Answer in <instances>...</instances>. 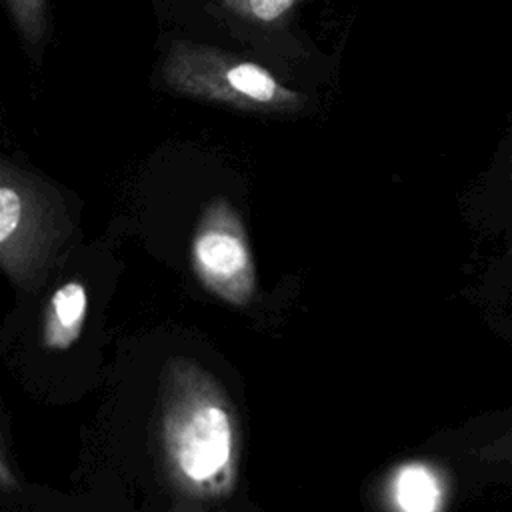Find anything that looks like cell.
I'll return each mask as SVG.
<instances>
[{
    "label": "cell",
    "mask_w": 512,
    "mask_h": 512,
    "mask_svg": "<svg viewBox=\"0 0 512 512\" xmlns=\"http://www.w3.org/2000/svg\"><path fill=\"white\" fill-rule=\"evenodd\" d=\"M168 460L176 478L200 494H220L234 478L238 442L234 420L210 390L172 404L164 424Z\"/></svg>",
    "instance_id": "1"
},
{
    "label": "cell",
    "mask_w": 512,
    "mask_h": 512,
    "mask_svg": "<svg viewBox=\"0 0 512 512\" xmlns=\"http://www.w3.org/2000/svg\"><path fill=\"white\" fill-rule=\"evenodd\" d=\"M164 70L176 88L210 98L268 108L288 106L296 100V94L260 64L208 46L174 44Z\"/></svg>",
    "instance_id": "2"
},
{
    "label": "cell",
    "mask_w": 512,
    "mask_h": 512,
    "mask_svg": "<svg viewBox=\"0 0 512 512\" xmlns=\"http://www.w3.org/2000/svg\"><path fill=\"white\" fill-rule=\"evenodd\" d=\"M192 262L200 280L228 302L242 304L254 286V268L240 226L224 212L212 214L196 232Z\"/></svg>",
    "instance_id": "3"
},
{
    "label": "cell",
    "mask_w": 512,
    "mask_h": 512,
    "mask_svg": "<svg viewBox=\"0 0 512 512\" xmlns=\"http://www.w3.org/2000/svg\"><path fill=\"white\" fill-rule=\"evenodd\" d=\"M86 306V290L80 282H66L56 288L44 322V344L54 350L68 348L82 330Z\"/></svg>",
    "instance_id": "4"
},
{
    "label": "cell",
    "mask_w": 512,
    "mask_h": 512,
    "mask_svg": "<svg viewBox=\"0 0 512 512\" xmlns=\"http://www.w3.org/2000/svg\"><path fill=\"white\" fill-rule=\"evenodd\" d=\"M396 500L404 510L428 512L436 508L438 486L422 466H408L396 478Z\"/></svg>",
    "instance_id": "5"
},
{
    "label": "cell",
    "mask_w": 512,
    "mask_h": 512,
    "mask_svg": "<svg viewBox=\"0 0 512 512\" xmlns=\"http://www.w3.org/2000/svg\"><path fill=\"white\" fill-rule=\"evenodd\" d=\"M14 26L28 44L42 42L48 30V0H4Z\"/></svg>",
    "instance_id": "6"
},
{
    "label": "cell",
    "mask_w": 512,
    "mask_h": 512,
    "mask_svg": "<svg viewBox=\"0 0 512 512\" xmlns=\"http://www.w3.org/2000/svg\"><path fill=\"white\" fill-rule=\"evenodd\" d=\"M224 6L250 22L272 24L288 16L302 0H222Z\"/></svg>",
    "instance_id": "7"
},
{
    "label": "cell",
    "mask_w": 512,
    "mask_h": 512,
    "mask_svg": "<svg viewBox=\"0 0 512 512\" xmlns=\"http://www.w3.org/2000/svg\"><path fill=\"white\" fill-rule=\"evenodd\" d=\"M22 220H24L22 194L18 188L4 182L0 188V244L4 252L18 236Z\"/></svg>",
    "instance_id": "8"
}]
</instances>
